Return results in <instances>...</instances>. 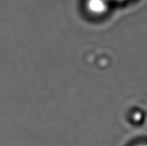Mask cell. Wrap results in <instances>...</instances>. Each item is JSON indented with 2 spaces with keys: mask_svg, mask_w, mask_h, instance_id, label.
<instances>
[{
  "mask_svg": "<svg viewBox=\"0 0 147 146\" xmlns=\"http://www.w3.org/2000/svg\"><path fill=\"white\" fill-rule=\"evenodd\" d=\"M110 0H87L86 7L89 11L95 15H101L106 12Z\"/></svg>",
  "mask_w": 147,
  "mask_h": 146,
  "instance_id": "cell-1",
  "label": "cell"
},
{
  "mask_svg": "<svg viewBox=\"0 0 147 146\" xmlns=\"http://www.w3.org/2000/svg\"><path fill=\"white\" fill-rule=\"evenodd\" d=\"M114 1H119V2H121V1H126V0H114Z\"/></svg>",
  "mask_w": 147,
  "mask_h": 146,
  "instance_id": "cell-2",
  "label": "cell"
},
{
  "mask_svg": "<svg viewBox=\"0 0 147 146\" xmlns=\"http://www.w3.org/2000/svg\"><path fill=\"white\" fill-rule=\"evenodd\" d=\"M140 146H147V145H140Z\"/></svg>",
  "mask_w": 147,
  "mask_h": 146,
  "instance_id": "cell-3",
  "label": "cell"
}]
</instances>
